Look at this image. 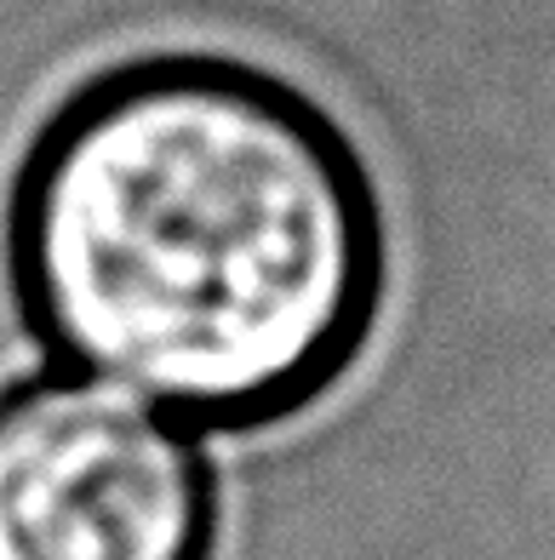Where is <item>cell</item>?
Instances as JSON below:
<instances>
[{"label":"cell","mask_w":555,"mask_h":560,"mask_svg":"<svg viewBox=\"0 0 555 560\" xmlns=\"http://www.w3.org/2000/svg\"><path fill=\"white\" fill-rule=\"evenodd\" d=\"M30 332L178 423L264 429L356 366L384 303V212L344 126L223 52L97 69L7 195Z\"/></svg>","instance_id":"1"},{"label":"cell","mask_w":555,"mask_h":560,"mask_svg":"<svg viewBox=\"0 0 555 560\" xmlns=\"http://www.w3.org/2000/svg\"><path fill=\"white\" fill-rule=\"evenodd\" d=\"M218 480L189 429L81 372L0 389V560H212Z\"/></svg>","instance_id":"2"}]
</instances>
